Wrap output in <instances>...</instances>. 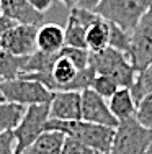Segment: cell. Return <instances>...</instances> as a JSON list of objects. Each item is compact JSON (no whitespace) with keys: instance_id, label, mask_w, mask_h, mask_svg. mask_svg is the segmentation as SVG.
<instances>
[{"instance_id":"6da1fadb","label":"cell","mask_w":152,"mask_h":154,"mask_svg":"<svg viewBox=\"0 0 152 154\" xmlns=\"http://www.w3.org/2000/svg\"><path fill=\"white\" fill-rule=\"evenodd\" d=\"M46 131H57L67 138L77 139L79 143L92 148L95 152H110L115 136V128L88 123L84 120L62 122V120L49 118L46 123Z\"/></svg>"},{"instance_id":"7a4b0ae2","label":"cell","mask_w":152,"mask_h":154,"mask_svg":"<svg viewBox=\"0 0 152 154\" xmlns=\"http://www.w3.org/2000/svg\"><path fill=\"white\" fill-rule=\"evenodd\" d=\"M88 66L98 75H110L119 84V87L131 89L134 85L137 72L134 71L129 57L124 53L108 46L101 51H90Z\"/></svg>"},{"instance_id":"3957f363","label":"cell","mask_w":152,"mask_h":154,"mask_svg":"<svg viewBox=\"0 0 152 154\" xmlns=\"http://www.w3.org/2000/svg\"><path fill=\"white\" fill-rule=\"evenodd\" d=\"M147 10V0H100L93 12L103 20L131 33Z\"/></svg>"},{"instance_id":"277c9868","label":"cell","mask_w":152,"mask_h":154,"mask_svg":"<svg viewBox=\"0 0 152 154\" xmlns=\"http://www.w3.org/2000/svg\"><path fill=\"white\" fill-rule=\"evenodd\" d=\"M152 146V131L133 118L121 120L115 128L110 154H146Z\"/></svg>"},{"instance_id":"5b68a950","label":"cell","mask_w":152,"mask_h":154,"mask_svg":"<svg viewBox=\"0 0 152 154\" xmlns=\"http://www.w3.org/2000/svg\"><path fill=\"white\" fill-rule=\"evenodd\" d=\"M49 120V103H38L26 107L20 125L13 130L15 154H23L31 144L46 131Z\"/></svg>"},{"instance_id":"8992f818","label":"cell","mask_w":152,"mask_h":154,"mask_svg":"<svg viewBox=\"0 0 152 154\" xmlns=\"http://www.w3.org/2000/svg\"><path fill=\"white\" fill-rule=\"evenodd\" d=\"M0 94L3 95L7 102L23 105V107L49 103L52 100L51 90H48L39 82L23 79V77H18L13 80H2L0 82Z\"/></svg>"},{"instance_id":"52a82bcc","label":"cell","mask_w":152,"mask_h":154,"mask_svg":"<svg viewBox=\"0 0 152 154\" xmlns=\"http://www.w3.org/2000/svg\"><path fill=\"white\" fill-rule=\"evenodd\" d=\"M128 57L137 74L152 64V8L129 33Z\"/></svg>"},{"instance_id":"ba28073f","label":"cell","mask_w":152,"mask_h":154,"mask_svg":"<svg viewBox=\"0 0 152 154\" xmlns=\"http://www.w3.org/2000/svg\"><path fill=\"white\" fill-rule=\"evenodd\" d=\"M38 28L33 25H15L0 38V48L15 56H31L38 51Z\"/></svg>"},{"instance_id":"9c48e42d","label":"cell","mask_w":152,"mask_h":154,"mask_svg":"<svg viewBox=\"0 0 152 154\" xmlns=\"http://www.w3.org/2000/svg\"><path fill=\"white\" fill-rule=\"evenodd\" d=\"M98 18L93 10H87L82 7H74L69 13L66 28V46L72 48H80V49H88L87 48V30L90 28V25Z\"/></svg>"},{"instance_id":"30bf717a","label":"cell","mask_w":152,"mask_h":154,"mask_svg":"<svg viewBox=\"0 0 152 154\" xmlns=\"http://www.w3.org/2000/svg\"><path fill=\"white\" fill-rule=\"evenodd\" d=\"M82 120L108 128H116L119 123L111 113L106 100L92 89L82 92Z\"/></svg>"},{"instance_id":"8fae6325","label":"cell","mask_w":152,"mask_h":154,"mask_svg":"<svg viewBox=\"0 0 152 154\" xmlns=\"http://www.w3.org/2000/svg\"><path fill=\"white\" fill-rule=\"evenodd\" d=\"M49 118L62 122L82 120V92H54L49 102Z\"/></svg>"},{"instance_id":"7c38bea8","label":"cell","mask_w":152,"mask_h":154,"mask_svg":"<svg viewBox=\"0 0 152 154\" xmlns=\"http://www.w3.org/2000/svg\"><path fill=\"white\" fill-rule=\"evenodd\" d=\"M2 15L15 21L16 25H33L39 26L44 13H39L28 3V0H0Z\"/></svg>"},{"instance_id":"4fadbf2b","label":"cell","mask_w":152,"mask_h":154,"mask_svg":"<svg viewBox=\"0 0 152 154\" xmlns=\"http://www.w3.org/2000/svg\"><path fill=\"white\" fill-rule=\"evenodd\" d=\"M82 71H84V69H82ZM79 72H80V69L69 59L67 56H64L59 51L56 61H54L52 69H51L54 92H69V87H70V84L75 80V77L79 75Z\"/></svg>"},{"instance_id":"5bb4252c","label":"cell","mask_w":152,"mask_h":154,"mask_svg":"<svg viewBox=\"0 0 152 154\" xmlns=\"http://www.w3.org/2000/svg\"><path fill=\"white\" fill-rule=\"evenodd\" d=\"M36 46L43 53L57 54L66 46V33L64 28L56 23H46L38 28L36 36Z\"/></svg>"},{"instance_id":"9a60e30c","label":"cell","mask_w":152,"mask_h":154,"mask_svg":"<svg viewBox=\"0 0 152 154\" xmlns=\"http://www.w3.org/2000/svg\"><path fill=\"white\" fill-rule=\"evenodd\" d=\"M108 107L115 115V118L118 122H121V120H126V118H133L136 115L137 102L131 92V89L121 87L115 92L113 97L108 98Z\"/></svg>"},{"instance_id":"2e32d148","label":"cell","mask_w":152,"mask_h":154,"mask_svg":"<svg viewBox=\"0 0 152 154\" xmlns=\"http://www.w3.org/2000/svg\"><path fill=\"white\" fill-rule=\"evenodd\" d=\"M110 35H111V25L110 21L103 20L98 17L90 28L87 30V48L88 51L95 53V51H101L105 48L110 46Z\"/></svg>"},{"instance_id":"e0dca14e","label":"cell","mask_w":152,"mask_h":154,"mask_svg":"<svg viewBox=\"0 0 152 154\" xmlns=\"http://www.w3.org/2000/svg\"><path fill=\"white\" fill-rule=\"evenodd\" d=\"M64 139L66 136L62 133L44 131L23 154H61Z\"/></svg>"},{"instance_id":"ac0fdd59","label":"cell","mask_w":152,"mask_h":154,"mask_svg":"<svg viewBox=\"0 0 152 154\" xmlns=\"http://www.w3.org/2000/svg\"><path fill=\"white\" fill-rule=\"evenodd\" d=\"M28 62V56H15L0 48V80L18 79Z\"/></svg>"},{"instance_id":"d6986e66","label":"cell","mask_w":152,"mask_h":154,"mask_svg":"<svg viewBox=\"0 0 152 154\" xmlns=\"http://www.w3.org/2000/svg\"><path fill=\"white\" fill-rule=\"evenodd\" d=\"M26 107L12 102H0V134L13 131L20 125Z\"/></svg>"},{"instance_id":"ffe728a7","label":"cell","mask_w":152,"mask_h":154,"mask_svg":"<svg viewBox=\"0 0 152 154\" xmlns=\"http://www.w3.org/2000/svg\"><path fill=\"white\" fill-rule=\"evenodd\" d=\"M57 54L51 53H43V51H36L31 56H28V62L25 66L21 74H30V72H51L56 61Z\"/></svg>"},{"instance_id":"44dd1931","label":"cell","mask_w":152,"mask_h":154,"mask_svg":"<svg viewBox=\"0 0 152 154\" xmlns=\"http://www.w3.org/2000/svg\"><path fill=\"white\" fill-rule=\"evenodd\" d=\"M131 92L134 95L136 102H139L142 97L152 94V64L136 75L134 85L131 87Z\"/></svg>"},{"instance_id":"7402d4cb","label":"cell","mask_w":152,"mask_h":154,"mask_svg":"<svg viewBox=\"0 0 152 154\" xmlns=\"http://www.w3.org/2000/svg\"><path fill=\"white\" fill-rule=\"evenodd\" d=\"M118 89H121L119 84L110 75H98L97 74L95 79H93V82H92V90L97 92L100 97H103L105 100L113 97Z\"/></svg>"},{"instance_id":"603a6c76","label":"cell","mask_w":152,"mask_h":154,"mask_svg":"<svg viewBox=\"0 0 152 154\" xmlns=\"http://www.w3.org/2000/svg\"><path fill=\"white\" fill-rule=\"evenodd\" d=\"M134 116L144 128L152 131V94L142 97L137 102V108H136Z\"/></svg>"},{"instance_id":"cb8c5ba5","label":"cell","mask_w":152,"mask_h":154,"mask_svg":"<svg viewBox=\"0 0 152 154\" xmlns=\"http://www.w3.org/2000/svg\"><path fill=\"white\" fill-rule=\"evenodd\" d=\"M61 53L64 56H67L69 59L74 62L79 69H87L90 61V51L88 49H80V48H72V46H64L61 49Z\"/></svg>"},{"instance_id":"d4e9b609","label":"cell","mask_w":152,"mask_h":154,"mask_svg":"<svg viewBox=\"0 0 152 154\" xmlns=\"http://www.w3.org/2000/svg\"><path fill=\"white\" fill-rule=\"evenodd\" d=\"M111 25V35H110V46L115 48V49L121 51L128 56V49H129V33L121 30L116 25Z\"/></svg>"},{"instance_id":"484cf974","label":"cell","mask_w":152,"mask_h":154,"mask_svg":"<svg viewBox=\"0 0 152 154\" xmlns=\"http://www.w3.org/2000/svg\"><path fill=\"white\" fill-rule=\"evenodd\" d=\"M61 154H95L92 148L79 143L77 139H72V138H67L64 139V144H62V149H61Z\"/></svg>"},{"instance_id":"4316f807","label":"cell","mask_w":152,"mask_h":154,"mask_svg":"<svg viewBox=\"0 0 152 154\" xmlns=\"http://www.w3.org/2000/svg\"><path fill=\"white\" fill-rule=\"evenodd\" d=\"M0 154H15V136H13V131L0 134Z\"/></svg>"},{"instance_id":"83f0119b","label":"cell","mask_w":152,"mask_h":154,"mask_svg":"<svg viewBox=\"0 0 152 154\" xmlns=\"http://www.w3.org/2000/svg\"><path fill=\"white\" fill-rule=\"evenodd\" d=\"M28 3H30L33 8H36L39 13H44L48 12L51 8V5H52V0H28Z\"/></svg>"},{"instance_id":"f1b7e54d","label":"cell","mask_w":152,"mask_h":154,"mask_svg":"<svg viewBox=\"0 0 152 154\" xmlns=\"http://www.w3.org/2000/svg\"><path fill=\"white\" fill-rule=\"evenodd\" d=\"M15 25H16L15 21H12L10 18H7L5 15H2V13H0V38H2V36L5 35L8 30H12Z\"/></svg>"},{"instance_id":"f546056e","label":"cell","mask_w":152,"mask_h":154,"mask_svg":"<svg viewBox=\"0 0 152 154\" xmlns=\"http://www.w3.org/2000/svg\"><path fill=\"white\" fill-rule=\"evenodd\" d=\"M100 0H80V3H79V7H82V8H87V10H93L97 7V3H98Z\"/></svg>"},{"instance_id":"4dcf8cb0","label":"cell","mask_w":152,"mask_h":154,"mask_svg":"<svg viewBox=\"0 0 152 154\" xmlns=\"http://www.w3.org/2000/svg\"><path fill=\"white\" fill-rule=\"evenodd\" d=\"M61 3H62V5H66L67 8H74V7H77L79 3H80V0H59Z\"/></svg>"},{"instance_id":"1f68e13d","label":"cell","mask_w":152,"mask_h":154,"mask_svg":"<svg viewBox=\"0 0 152 154\" xmlns=\"http://www.w3.org/2000/svg\"><path fill=\"white\" fill-rule=\"evenodd\" d=\"M147 3H149V8H152V0H147Z\"/></svg>"},{"instance_id":"d6a6232c","label":"cell","mask_w":152,"mask_h":154,"mask_svg":"<svg viewBox=\"0 0 152 154\" xmlns=\"http://www.w3.org/2000/svg\"><path fill=\"white\" fill-rule=\"evenodd\" d=\"M0 102H5V98H3V95L0 94Z\"/></svg>"},{"instance_id":"836d02e7","label":"cell","mask_w":152,"mask_h":154,"mask_svg":"<svg viewBox=\"0 0 152 154\" xmlns=\"http://www.w3.org/2000/svg\"><path fill=\"white\" fill-rule=\"evenodd\" d=\"M146 154H152V146H151V148H149V151H147Z\"/></svg>"},{"instance_id":"e575fe53","label":"cell","mask_w":152,"mask_h":154,"mask_svg":"<svg viewBox=\"0 0 152 154\" xmlns=\"http://www.w3.org/2000/svg\"><path fill=\"white\" fill-rule=\"evenodd\" d=\"M95 154H110V152H95Z\"/></svg>"},{"instance_id":"d590c367","label":"cell","mask_w":152,"mask_h":154,"mask_svg":"<svg viewBox=\"0 0 152 154\" xmlns=\"http://www.w3.org/2000/svg\"><path fill=\"white\" fill-rule=\"evenodd\" d=\"M0 82H2V80H0Z\"/></svg>"}]
</instances>
